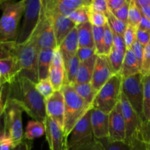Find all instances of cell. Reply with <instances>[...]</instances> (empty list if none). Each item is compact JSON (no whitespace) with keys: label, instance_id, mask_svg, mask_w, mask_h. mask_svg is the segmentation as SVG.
I'll return each instance as SVG.
<instances>
[{"label":"cell","instance_id":"681fc988","mask_svg":"<svg viewBox=\"0 0 150 150\" xmlns=\"http://www.w3.org/2000/svg\"><path fill=\"white\" fill-rule=\"evenodd\" d=\"M136 40L143 46H146L150 41V33L142 29H136Z\"/></svg>","mask_w":150,"mask_h":150},{"label":"cell","instance_id":"74e56055","mask_svg":"<svg viewBox=\"0 0 150 150\" xmlns=\"http://www.w3.org/2000/svg\"><path fill=\"white\" fill-rule=\"evenodd\" d=\"M89 19L92 26H104L108 23L107 17L105 14L92 10L90 8L89 12Z\"/></svg>","mask_w":150,"mask_h":150},{"label":"cell","instance_id":"d590c367","mask_svg":"<svg viewBox=\"0 0 150 150\" xmlns=\"http://www.w3.org/2000/svg\"><path fill=\"white\" fill-rule=\"evenodd\" d=\"M36 88L45 100L50 98L55 92L48 78L40 81L38 83H36Z\"/></svg>","mask_w":150,"mask_h":150},{"label":"cell","instance_id":"4fadbf2b","mask_svg":"<svg viewBox=\"0 0 150 150\" xmlns=\"http://www.w3.org/2000/svg\"><path fill=\"white\" fill-rule=\"evenodd\" d=\"M120 104L126 127V139L125 142L128 144L133 135L142 125L144 122L133 109L122 92L120 98Z\"/></svg>","mask_w":150,"mask_h":150},{"label":"cell","instance_id":"ab89813d","mask_svg":"<svg viewBox=\"0 0 150 150\" xmlns=\"http://www.w3.org/2000/svg\"><path fill=\"white\" fill-rule=\"evenodd\" d=\"M141 73L144 76L150 74V41L146 46H144Z\"/></svg>","mask_w":150,"mask_h":150},{"label":"cell","instance_id":"cb8c5ba5","mask_svg":"<svg viewBox=\"0 0 150 150\" xmlns=\"http://www.w3.org/2000/svg\"><path fill=\"white\" fill-rule=\"evenodd\" d=\"M78 30L79 47L95 48L93 38V26L90 22L76 26Z\"/></svg>","mask_w":150,"mask_h":150},{"label":"cell","instance_id":"f5cc1de1","mask_svg":"<svg viewBox=\"0 0 150 150\" xmlns=\"http://www.w3.org/2000/svg\"><path fill=\"white\" fill-rule=\"evenodd\" d=\"M137 29H142V30L146 31L150 33V20L146 16H142V20H141L140 23H139V26Z\"/></svg>","mask_w":150,"mask_h":150},{"label":"cell","instance_id":"3957f363","mask_svg":"<svg viewBox=\"0 0 150 150\" xmlns=\"http://www.w3.org/2000/svg\"><path fill=\"white\" fill-rule=\"evenodd\" d=\"M26 0L10 1L1 7L2 15L0 18V41H17L19 23L23 16Z\"/></svg>","mask_w":150,"mask_h":150},{"label":"cell","instance_id":"4316f807","mask_svg":"<svg viewBox=\"0 0 150 150\" xmlns=\"http://www.w3.org/2000/svg\"><path fill=\"white\" fill-rule=\"evenodd\" d=\"M45 134V123L37 120H29L24 133V139L32 141Z\"/></svg>","mask_w":150,"mask_h":150},{"label":"cell","instance_id":"91938a15","mask_svg":"<svg viewBox=\"0 0 150 150\" xmlns=\"http://www.w3.org/2000/svg\"><path fill=\"white\" fill-rule=\"evenodd\" d=\"M137 1H138V0H128L129 2H130V1H135V2H136Z\"/></svg>","mask_w":150,"mask_h":150},{"label":"cell","instance_id":"7c38bea8","mask_svg":"<svg viewBox=\"0 0 150 150\" xmlns=\"http://www.w3.org/2000/svg\"><path fill=\"white\" fill-rule=\"evenodd\" d=\"M108 138L111 142H125L126 127L120 102L108 114Z\"/></svg>","mask_w":150,"mask_h":150},{"label":"cell","instance_id":"83f0119b","mask_svg":"<svg viewBox=\"0 0 150 150\" xmlns=\"http://www.w3.org/2000/svg\"><path fill=\"white\" fill-rule=\"evenodd\" d=\"M48 79L54 91H60L65 84V70L62 67L51 66Z\"/></svg>","mask_w":150,"mask_h":150},{"label":"cell","instance_id":"5bb4252c","mask_svg":"<svg viewBox=\"0 0 150 150\" xmlns=\"http://www.w3.org/2000/svg\"><path fill=\"white\" fill-rule=\"evenodd\" d=\"M46 115L64 129V98L62 92L55 91L50 98L45 100Z\"/></svg>","mask_w":150,"mask_h":150},{"label":"cell","instance_id":"bcb514c9","mask_svg":"<svg viewBox=\"0 0 150 150\" xmlns=\"http://www.w3.org/2000/svg\"><path fill=\"white\" fill-rule=\"evenodd\" d=\"M96 54V50L95 48H86V47H79L78 49L76 55L79 57L81 62L88 59L89 58L92 57V56Z\"/></svg>","mask_w":150,"mask_h":150},{"label":"cell","instance_id":"8fae6325","mask_svg":"<svg viewBox=\"0 0 150 150\" xmlns=\"http://www.w3.org/2000/svg\"><path fill=\"white\" fill-rule=\"evenodd\" d=\"M114 75L115 73L107 56L98 55L90 83L93 89L98 92Z\"/></svg>","mask_w":150,"mask_h":150},{"label":"cell","instance_id":"9c48e42d","mask_svg":"<svg viewBox=\"0 0 150 150\" xmlns=\"http://www.w3.org/2000/svg\"><path fill=\"white\" fill-rule=\"evenodd\" d=\"M91 109L86 111L70 132L68 136L69 150H75L95 138L91 125Z\"/></svg>","mask_w":150,"mask_h":150},{"label":"cell","instance_id":"e0dca14e","mask_svg":"<svg viewBox=\"0 0 150 150\" xmlns=\"http://www.w3.org/2000/svg\"><path fill=\"white\" fill-rule=\"evenodd\" d=\"M108 114L92 107L91 109V125L94 137L97 139L108 138Z\"/></svg>","mask_w":150,"mask_h":150},{"label":"cell","instance_id":"7bdbcfd3","mask_svg":"<svg viewBox=\"0 0 150 150\" xmlns=\"http://www.w3.org/2000/svg\"><path fill=\"white\" fill-rule=\"evenodd\" d=\"M75 150H105V146L103 144L102 142L95 138H94L92 141L81 145L76 148Z\"/></svg>","mask_w":150,"mask_h":150},{"label":"cell","instance_id":"8992f818","mask_svg":"<svg viewBox=\"0 0 150 150\" xmlns=\"http://www.w3.org/2000/svg\"><path fill=\"white\" fill-rule=\"evenodd\" d=\"M122 77L119 73L114 75L97 93L93 108L109 114L120 102Z\"/></svg>","mask_w":150,"mask_h":150},{"label":"cell","instance_id":"1f68e13d","mask_svg":"<svg viewBox=\"0 0 150 150\" xmlns=\"http://www.w3.org/2000/svg\"><path fill=\"white\" fill-rule=\"evenodd\" d=\"M142 13L135 1H130L128 12V18H127V25L137 28L140 23L142 18Z\"/></svg>","mask_w":150,"mask_h":150},{"label":"cell","instance_id":"ee69618b","mask_svg":"<svg viewBox=\"0 0 150 150\" xmlns=\"http://www.w3.org/2000/svg\"><path fill=\"white\" fill-rule=\"evenodd\" d=\"M67 7L73 10L81 7H89L92 0H59Z\"/></svg>","mask_w":150,"mask_h":150},{"label":"cell","instance_id":"7dc6e473","mask_svg":"<svg viewBox=\"0 0 150 150\" xmlns=\"http://www.w3.org/2000/svg\"><path fill=\"white\" fill-rule=\"evenodd\" d=\"M129 6L130 2L127 1L122 7H120L118 10L112 12L113 14L116 16L118 19L121 20L122 21L127 23V18H128V12H129Z\"/></svg>","mask_w":150,"mask_h":150},{"label":"cell","instance_id":"11a10c76","mask_svg":"<svg viewBox=\"0 0 150 150\" xmlns=\"http://www.w3.org/2000/svg\"><path fill=\"white\" fill-rule=\"evenodd\" d=\"M142 12V15L146 16L150 20V6H144V7H139Z\"/></svg>","mask_w":150,"mask_h":150},{"label":"cell","instance_id":"680465c9","mask_svg":"<svg viewBox=\"0 0 150 150\" xmlns=\"http://www.w3.org/2000/svg\"><path fill=\"white\" fill-rule=\"evenodd\" d=\"M13 0H0V8H1V6L3 5V4H4L5 3H7V2H10V1H13Z\"/></svg>","mask_w":150,"mask_h":150},{"label":"cell","instance_id":"44dd1931","mask_svg":"<svg viewBox=\"0 0 150 150\" xmlns=\"http://www.w3.org/2000/svg\"><path fill=\"white\" fill-rule=\"evenodd\" d=\"M139 73H141V66L139 61L131 48H127L119 74L122 78H127Z\"/></svg>","mask_w":150,"mask_h":150},{"label":"cell","instance_id":"6da1fadb","mask_svg":"<svg viewBox=\"0 0 150 150\" xmlns=\"http://www.w3.org/2000/svg\"><path fill=\"white\" fill-rule=\"evenodd\" d=\"M5 87L7 98L16 101L34 120L45 122L47 117L45 99L37 89L36 83L28 78L18 76Z\"/></svg>","mask_w":150,"mask_h":150},{"label":"cell","instance_id":"816d5d0a","mask_svg":"<svg viewBox=\"0 0 150 150\" xmlns=\"http://www.w3.org/2000/svg\"><path fill=\"white\" fill-rule=\"evenodd\" d=\"M127 1L128 0H107L108 9L111 12L120 9Z\"/></svg>","mask_w":150,"mask_h":150},{"label":"cell","instance_id":"5b68a950","mask_svg":"<svg viewBox=\"0 0 150 150\" xmlns=\"http://www.w3.org/2000/svg\"><path fill=\"white\" fill-rule=\"evenodd\" d=\"M23 110L16 101L6 98L4 107V133L12 139L15 146L24 139L22 125V113Z\"/></svg>","mask_w":150,"mask_h":150},{"label":"cell","instance_id":"f546056e","mask_svg":"<svg viewBox=\"0 0 150 150\" xmlns=\"http://www.w3.org/2000/svg\"><path fill=\"white\" fill-rule=\"evenodd\" d=\"M107 20H108V24L111 28L113 32L119 34L120 35H124L125 32L127 27V23L122 21L121 20L117 18L112 13L111 11H108L106 15Z\"/></svg>","mask_w":150,"mask_h":150},{"label":"cell","instance_id":"277c9868","mask_svg":"<svg viewBox=\"0 0 150 150\" xmlns=\"http://www.w3.org/2000/svg\"><path fill=\"white\" fill-rule=\"evenodd\" d=\"M61 91L64 98V124L63 130L68 137L78 122L92 107L89 106L85 103L71 85L64 84Z\"/></svg>","mask_w":150,"mask_h":150},{"label":"cell","instance_id":"ba28073f","mask_svg":"<svg viewBox=\"0 0 150 150\" xmlns=\"http://www.w3.org/2000/svg\"><path fill=\"white\" fill-rule=\"evenodd\" d=\"M41 13V0H26L23 23L17 39L18 44L23 43L31 36L40 20Z\"/></svg>","mask_w":150,"mask_h":150},{"label":"cell","instance_id":"603a6c76","mask_svg":"<svg viewBox=\"0 0 150 150\" xmlns=\"http://www.w3.org/2000/svg\"><path fill=\"white\" fill-rule=\"evenodd\" d=\"M54 50L47 48L40 51L38 57V79L39 81L48 79Z\"/></svg>","mask_w":150,"mask_h":150},{"label":"cell","instance_id":"c3c4849f","mask_svg":"<svg viewBox=\"0 0 150 150\" xmlns=\"http://www.w3.org/2000/svg\"><path fill=\"white\" fill-rule=\"evenodd\" d=\"M131 49L134 52L135 55H136V58H137L138 61H139V64L142 68V60H143V56H144V46L142 45L139 41L136 40L131 46Z\"/></svg>","mask_w":150,"mask_h":150},{"label":"cell","instance_id":"60d3db41","mask_svg":"<svg viewBox=\"0 0 150 150\" xmlns=\"http://www.w3.org/2000/svg\"><path fill=\"white\" fill-rule=\"evenodd\" d=\"M136 29H137V28L127 25V29H126L124 35H123L127 49L131 48L133 42L136 40Z\"/></svg>","mask_w":150,"mask_h":150},{"label":"cell","instance_id":"f1b7e54d","mask_svg":"<svg viewBox=\"0 0 150 150\" xmlns=\"http://www.w3.org/2000/svg\"><path fill=\"white\" fill-rule=\"evenodd\" d=\"M143 114L145 122L150 123V74L143 76Z\"/></svg>","mask_w":150,"mask_h":150},{"label":"cell","instance_id":"6f0895ef","mask_svg":"<svg viewBox=\"0 0 150 150\" xmlns=\"http://www.w3.org/2000/svg\"><path fill=\"white\" fill-rule=\"evenodd\" d=\"M136 4L139 7H144V6H150V0H138Z\"/></svg>","mask_w":150,"mask_h":150},{"label":"cell","instance_id":"484cf974","mask_svg":"<svg viewBox=\"0 0 150 150\" xmlns=\"http://www.w3.org/2000/svg\"><path fill=\"white\" fill-rule=\"evenodd\" d=\"M78 95L85 101L89 106L93 107V102L98 92L93 89L90 83H74L71 85Z\"/></svg>","mask_w":150,"mask_h":150},{"label":"cell","instance_id":"db71d44e","mask_svg":"<svg viewBox=\"0 0 150 150\" xmlns=\"http://www.w3.org/2000/svg\"><path fill=\"white\" fill-rule=\"evenodd\" d=\"M31 148H32V142H29L28 140H23L21 143L15 146L13 150H31Z\"/></svg>","mask_w":150,"mask_h":150},{"label":"cell","instance_id":"f35d334b","mask_svg":"<svg viewBox=\"0 0 150 150\" xmlns=\"http://www.w3.org/2000/svg\"><path fill=\"white\" fill-rule=\"evenodd\" d=\"M105 146V150H130V145L125 142H111L109 139H100Z\"/></svg>","mask_w":150,"mask_h":150},{"label":"cell","instance_id":"9f6ffc18","mask_svg":"<svg viewBox=\"0 0 150 150\" xmlns=\"http://www.w3.org/2000/svg\"><path fill=\"white\" fill-rule=\"evenodd\" d=\"M4 134V116L3 114H0V138Z\"/></svg>","mask_w":150,"mask_h":150},{"label":"cell","instance_id":"8d00e7d4","mask_svg":"<svg viewBox=\"0 0 150 150\" xmlns=\"http://www.w3.org/2000/svg\"><path fill=\"white\" fill-rule=\"evenodd\" d=\"M104 28V55L108 56L111 53L114 45L113 32L108 26V23L103 26Z\"/></svg>","mask_w":150,"mask_h":150},{"label":"cell","instance_id":"d6986e66","mask_svg":"<svg viewBox=\"0 0 150 150\" xmlns=\"http://www.w3.org/2000/svg\"><path fill=\"white\" fill-rule=\"evenodd\" d=\"M130 150H150V123L144 122L129 142Z\"/></svg>","mask_w":150,"mask_h":150},{"label":"cell","instance_id":"f907efd6","mask_svg":"<svg viewBox=\"0 0 150 150\" xmlns=\"http://www.w3.org/2000/svg\"><path fill=\"white\" fill-rule=\"evenodd\" d=\"M15 147L13 141L4 133L0 138V150H13Z\"/></svg>","mask_w":150,"mask_h":150},{"label":"cell","instance_id":"7402d4cb","mask_svg":"<svg viewBox=\"0 0 150 150\" xmlns=\"http://www.w3.org/2000/svg\"><path fill=\"white\" fill-rule=\"evenodd\" d=\"M98 55L92 56L88 59L81 62L79 66V73H78L76 82L77 83H91L95 62H96Z\"/></svg>","mask_w":150,"mask_h":150},{"label":"cell","instance_id":"2e32d148","mask_svg":"<svg viewBox=\"0 0 150 150\" xmlns=\"http://www.w3.org/2000/svg\"><path fill=\"white\" fill-rule=\"evenodd\" d=\"M45 18L51 23L55 35L57 46L59 47L64 38L76 27V25L69 18L68 16L62 15H57Z\"/></svg>","mask_w":150,"mask_h":150},{"label":"cell","instance_id":"f6af8a7d","mask_svg":"<svg viewBox=\"0 0 150 150\" xmlns=\"http://www.w3.org/2000/svg\"><path fill=\"white\" fill-rule=\"evenodd\" d=\"M113 37H114L113 48L123 54H125L126 51H127V47H126L124 37L122 35L115 33V32H113Z\"/></svg>","mask_w":150,"mask_h":150},{"label":"cell","instance_id":"e575fe53","mask_svg":"<svg viewBox=\"0 0 150 150\" xmlns=\"http://www.w3.org/2000/svg\"><path fill=\"white\" fill-rule=\"evenodd\" d=\"M17 41H0V59L15 57Z\"/></svg>","mask_w":150,"mask_h":150},{"label":"cell","instance_id":"52a82bcc","mask_svg":"<svg viewBox=\"0 0 150 150\" xmlns=\"http://www.w3.org/2000/svg\"><path fill=\"white\" fill-rule=\"evenodd\" d=\"M143 76L142 73L122 78V92L143 122H145L143 114Z\"/></svg>","mask_w":150,"mask_h":150},{"label":"cell","instance_id":"ffe728a7","mask_svg":"<svg viewBox=\"0 0 150 150\" xmlns=\"http://www.w3.org/2000/svg\"><path fill=\"white\" fill-rule=\"evenodd\" d=\"M79 48L78 30L76 27L67 35L63 42L59 47L62 55L64 63L68 61L70 59L76 55Z\"/></svg>","mask_w":150,"mask_h":150},{"label":"cell","instance_id":"b9f144b4","mask_svg":"<svg viewBox=\"0 0 150 150\" xmlns=\"http://www.w3.org/2000/svg\"><path fill=\"white\" fill-rule=\"evenodd\" d=\"M89 8L95 11L103 13L105 16L109 11L107 0H92L90 5H89Z\"/></svg>","mask_w":150,"mask_h":150},{"label":"cell","instance_id":"836d02e7","mask_svg":"<svg viewBox=\"0 0 150 150\" xmlns=\"http://www.w3.org/2000/svg\"><path fill=\"white\" fill-rule=\"evenodd\" d=\"M93 38L97 55H104V28L93 26Z\"/></svg>","mask_w":150,"mask_h":150},{"label":"cell","instance_id":"ac0fdd59","mask_svg":"<svg viewBox=\"0 0 150 150\" xmlns=\"http://www.w3.org/2000/svg\"><path fill=\"white\" fill-rule=\"evenodd\" d=\"M21 71L15 57L0 59V86L11 84Z\"/></svg>","mask_w":150,"mask_h":150},{"label":"cell","instance_id":"d6a6232c","mask_svg":"<svg viewBox=\"0 0 150 150\" xmlns=\"http://www.w3.org/2000/svg\"><path fill=\"white\" fill-rule=\"evenodd\" d=\"M125 55V54H123V53L116 50L115 48H112L111 53L107 56L115 74L120 73V70H121L123 61H124Z\"/></svg>","mask_w":150,"mask_h":150},{"label":"cell","instance_id":"4dcf8cb0","mask_svg":"<svg viewBox=\"0 0 150 150\" xmlns=\"http://www.w3.org/2000/svg\"><path fill=\"white\" fill-rule=\"evenodd\" d=\"M89 7H81L73 10L68 16V18L77 26L81 23L89 21Z\"/></svg>","mask_w":150,"mask_h":150},{"label":"cell","instance_id":"30bf717a","mask_svg":"<svg viewBox=\"0 0 150 150\" xmlns=\"http://www.w3.org/2000/svg\"><path fill=\"white\" fill-rule=\"evenodd\" d=\"M44 123L49 150H69L68 137L63 129L48 117H46Z\"/></svg>","mask_w":150,"mask_h":150},{"label":"cell","instance_id":"9a60e30c","mask_svg":"<svg viewBox=\"0 0 150 150\" xmlns=\"http://www.w3.org/2000/svg\"><path fill=\"white\" fill-rule=\"evenodd\" d=\"M38 43L40 50L47 48L55 50L59 48L51 23L42 13L38 24Z\"/></svg>","mask_w":150,"mask_h":150},{"label":"cell","instance_id":"7a4b0ae2","mask_svg":"<svg viewBox=\"0 0 150 150\" xmlns=\"http://www.w3.org/2000/svg\"><path fill=\"white\" fill-rule=\"evenodd\" d=\"M38 33L37 26L26 42L17 44L14 57L20 69L19 76L28 78L35 83L39 82L38 57L40 51L38 43Z\"/></svg>","mask_w":150,"mask_h":150},{"label":"cell","instance_id":"d4e9b609","mask_svg":"<svg viewBox=\"0 0 150 150\" xmlns=\"http://www.w3.org/2000/svg\"><path fill=\"white\" fill-rule=\"evenodd\" d=\"M80 63L81 61L77 55H75L64 63L65 70V84L73 85L76 83Z\"/></svg>","mask_w":150,"mask_h":150}]
</instances>
